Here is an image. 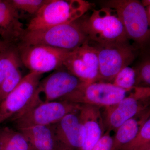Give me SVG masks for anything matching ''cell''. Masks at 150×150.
Returning a JSON list of instances; mask_svg holds the SVG:
<instances>
[{"instance_id": "18", "label": "cell", "mask_w": 150, "mask_h": 150, "mask_svg": "<svg viewBox=\"0 0 150 150\" xmlns=\"http://www.w3.org/2000/svg\"><path fill=\"white\" fill-rule=\"evenodd\" d=\"M0 150H33L21 132L9 126L0 127Z\"/></svg>"}, {"instance_id": "11", "label": "cell", "mask_w": 150, "mask_h": 150, "mask_svg": "<svg viewBox=\"0 0 150 150\" xmlns=\"http://www.w3.org/2000/svg\"><path fill=\"white\" fill-rule=\"evenodd\" d=\"M63 66L84 83L100 81L98 57L96 50L89 41L70 51Z\"/></svg>"}, {"instance_id": "3", "label": "cell", "mask_w": 150, "mask_h": 150, "mask_svg": "<svg viewBox=\"0 0 150 150\" xmlns=\"http://www.w3.org/2000/svg\"><path fill=\"white\" fill-rule=\"evenodd\" d=\"M91 6L83 0H48L33 16L25 30L45 29L72 22L84 15Z\"/></svg>"}, {"instance_id": "6", "label": "cell", "mask_w": 150, "mask_h": 150, "mask_svg": "<svg viewBox=\"0 0 150 150\" xmlns=\"http://www.w3.org/2000/svg\"><path fill=\"white\" fill-rule=\"evenodd\" d=\"M89 42L97 54L100 81L112 83L118 72L131 64L137 56V48L130 43L100 44Z\"/></svg>"}, {"instance_id": "13", "label": "cell", "mask_w": 150, "mask_h": 150, "mask_svg": "<svg viewBox=\"0 0 150 150\" xmlns=\"http://www.w3.org/2000/svg\"><path fill=\"white\" fill-rule=\"evenodd\" d=\"M79 111L67 114L52 125L59 145L73 150L79 149L85 138L84 127L80 118Z\"/></svg>"}, {"instance_id": "12", "label": "cell", "mask_w": 150, "mask_h": 150, "mask_svg": "<svg viewBox=\"0 0 150 150\" xmlns=\"http://www.w3.org/2000/svg\"><path fill=\"white\" fill-rule=\"evenodd\" d=\"M82 83L63 67L40 81L35 93L39 100L43 98V102L60 100L76 90Z\"/></svg>"}, {"instance_id": "10", "label": "cell", "mask_w": 150, "mask_h": 150, "mask_svg": "<svg viewBox=\"0 0 150 150\" xmlns=\"http://www.w3.org/2000/svg\"><path fill=\"white\" fill-rule=\"evenodd\" d=\"M150 88L136 87L118 103L105 108L104 124L107 131H114L127 120L148 109Z\"/></svg>"}, {"instance_id": "20", "label": "cell", "mask_w": 150, "mask_h": 150, "mask_svg": "<svg viewBox=\"0 0 150 150\" xmlns=\"http://www.w3.org/2000/svg\"><path fill=\"white\" fill-rule=\"evenodd\" d=\"M112 83L118 88L130 91L138 87L137 74L136 67H124L115 76Z\"/></svg>"}, {"instance_id": "21", "label": "cell", "mask_w": 150, "mask_h": 150, "mask_svg": "<svg viewBox=\"0 0 150 150\" xmlns=\"http://www.w3.org/2000/svg\"><path fill=\"white\" fill-rule=\"evenodd\" d=\"M149 144H150V118L146 121L135 138L119 150H138Z\"/></svg>"}, {"instance_id": "26", "label": "cell", "mask_w": 150, "mask_h": 150, "mask_svg": "<svg viewBox=\"0 0 150 150\" xmlns=\"http://www.w3.org/2000/svg\"><path fill=\"white\" fill-rule=\"evenodd\" d=\"M8 45V43H6L4 41L1 42V41H0V56H1V54L3 50Z\"/></svg>"}, {"instance_id": "1", "label": "cell", "mask_w": 150, "mask_h": 150, "mask_svg": "<svg viewBox=\"0 0 150 150\" xmlns=\"http://www.w3.org/2000/svg\"><path fill=\"white\" fill-rule=\"evenodd\" d=\"M79 20L90 41L100 44L130 43L121 21L112 9H93L89 16Z\"/></svg>"}, {"instance_id": "15", "label": "cell", "mask_w": 150, "mask_h": 150, "mask_svg": "<svg viewBox=\"0 0 150 150\" xmlns=\"http://www.w3.org/2000/svg\"><path fill=\"white\" fill-rule=\"evenodd\" d=\"M25 31L18 11L10 0H0V35L4 42L11 44L20 41Z\"/></svg>"}, {"instance_id": "22", "label": "cell", "mask_w": 150, "mask_h": 150, "mask_svg": "<svg viewBox=\"0 0 150 150\" xmlns=\"http://www.w3.org/2000/svg\"><path fill=\"white\" fill-rule=\"evenodd\" d=\"M23 76L20 68L15 70L0 84V104L21 82Z\"/></svg>"}, {"instance_id": "16", "label": "cell", "mask_w": 150, "mask_h": 150, "mask_svg": "<svg viewBox=\"0 0 150 150\" xmlns=\"http://www.w3.org/2000/svg\"><path fill=\"white\" fill-rule=\"evenodd\" d=\"M25 137L33 150H58L57 142L52 125H36L16 129Z\"/></svg>"}, {"instance_id": "27", "label": "cell", "mask_w": 150, "mask_h": 150, "mask_svg": "<svg viewBox=\"0 0 150 150\" xmlns=\"http://www.w3.org/2000/svg\"><path fill=\"white\" fill-rule=\"evenodd\" d=\"M141 3H142V5L144 7H146L147 6L150 5V1L149 0H144V1H142Z\"/></svg>"}, {"instance_id": "7", "label": "cell", "mask_w": 150, "mask_h": 150, "mask_svg": "<svg viewBox=\"0 0 150 150\" xmlns=\"http://www.w3.org/2000/svg\"><path fill=\"white\" fill-rule=\"evenodd\" d=\"M130 91L110 83L98 81L87 84L83 82L76 90L60 100L106 108L118 103L126 97Z\"/></svg>"}, {"instance_id": "8", "label": "cell", "mask_w": 150, "mask_h": 150, "mask_svg": "<svg viewBox=\"0 0 150 150\" xmlns=\"http://www.w3.org/2000/svg\"><path fill=\"white\" fill-rule=\"evenodd\" d=\"M16 48L22 65L30 72L41 74L64 67L65 59L70 51L44 45L21 43Z\"/></svg>"}, {"instance_id": "9", "label": "cell", "mask_w": 150, "mask_h": 150, "mask_svg": "<svg viewBox=\"0 0 150 150\" xmlns=\"http://www.w3.org/2000/svg\"><path fill=\"white\" fill-rule=\"evenodd\" d=\"M42 75L30 72L0 104V125L11 120L37 101L35 93Z\"/></svg>"}, {"instance_id": "17", "label": "cell", "mask_w": 150, "mask_h": 150, "mask_svg": "<svg viewBox=\"0 0 150 150\" xmlns=\"http://www.w3.org/2000/svg\"><path fill=\"white\" fill-rule=\"evenodd\" d=\"M149 118L150 109H147L123 123L115 131L112 150H119L124 145L131 142Z\"/></svg>"}, {"instance_id": "5", "label": "cell", "mask_w": 150, "mask_h": 150, "mask_svg": "<svg viewBox=\"0 0 150 150\" xmlns=\"http://www.w3.org/2000/svg\"><path fill=\"white\" fill-rule=\"evenodd\" d=\"M81 106L64 100L38 102L11 121L16 129L36 125L51 126L67 114L79 111Z\"/></svg>"}, {"instance_id": "28", "label": "cell", "mask_w": 150, "mask_h": 150, "mask_svg": "<svg viewBox=\"0 0 150 150\" xmlns=\"http://www.w3.org/2000/svg\"><path fill=\"white\" fill-rule=\"evenodd\" d=\"M138 150H150V144H148Z\"/></svg>"}, {"instance_id": "2", "label": "cell", "mask_w": 150, "mask_h": 150, "mask_svg": "<svg viewBox=\"0 0 150 150\" xmlns=\"http://www.w3.org/2000/svg\"><path fill=\"white\" fill-rule=\"evenodd\" d=\"M89 40L79 18L70 23L45 29L25 30L20 43L28 45H44L71 51Z\"/></svg>"}, {"instance_id": "25", "label": "cell", "mask_w": 150, "mask_h": 150, "mask_svg": "<svg viewBox=\"0 0 150 150\" xmlns=\"http://www.w3.org/2000/svg\"><path fill=\"white\" fill-rule=\"evenodd\" d=\"M110 132L106 131L91 150H112L113 137Z\"/></svg>"}, {"instance_id": "24", "label": "cell", "mask_w": 150, "mask_h": 150, "mask_svg": "<svg viewBox=\"0 0 150 150\" xmlns=\"http://www.w3.org/2000/svg\"><path fill=\"white\" fill-rule=\"evenodd\" d=\"M138 87H150V61L149 58L144 59L136 67Z\"/></svg>"}, {"instance_id": "29", "label": "cell", "mask_w": 150, "mask_h": 150, "mask_svg": "<svg viewBox=\"0 0 150 150\" xmlns=\"http://www.w3.org/2000/svg\"><path fill=\"white\" fill-rule=\"evenodd\" d=\"M58 150H73L69 148L66 147L62 146V145H59V148Z\"/></svg>"}, {"instance_id": "23", "label": "cell", "mask_w": 150, "mask_h": 150, "mask_svg": "<svg viewBox=\"0 0 150 150\" xmlns=\"http://www.w3.org/2000/svg\"><path fill=\"white\" fill-rule=\"evenodd\" d=\"M48 0H10L12 5L18 11L35 15Z\"/></svg>"}, {"instance_id": "19", "label": "cell", "mask_w": 150, "mask_h": 150, "mask_svg": "<svg viewBox=\"0 0 150 150\" xmlns=\"http://www.w3.org/2000/svg\"><path fill=\"white\" fill-rule=\"evenodd\" d=\"M11 45L9 44L0 56V84L12 72L22 65L16 47Z\"/></svg>"}, {"instance_id": "14", "label": "cell", "mask_w": 150, "mask_h": 150, "mask_svg": "<svg viewBox=\"0 0 150 150\" xmlns=\"http://www.w3.org/2000/svg\"><path fill=\"white\" fill-rule=\"evenodd\" d=\"M79 115L84 127L85 138L79 150H91L104 134V124L100 108L82 105Z\"/></svg>"}, {"instance_id": "4", "label": "cell", "mask_w": 150, "mask_h": 150, "mask_svg": "<svg viewBox=\"0 0 150 150\" xmlns=\"http://www.w3.org/2000/svg\"><path fill=\"white\" fill-rule=\"evenodd\" d=\"M103 7L116 12L129 40L139 47H144L150 38V20L145 8L137 0H110L103 2Z\"/></svg>"}]
</instances>
